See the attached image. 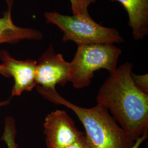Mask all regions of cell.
Returning a JSON list of instances; mask_svg holds the SVG:
<instances>
[{
    "label": "cell",
    "instance_id": "7",
    "mask_svg": "<svg viewBox=\"0 0 148 148\" xmlns=\"http://www.w3.org/2000/svg\"><path fill=\"white\" fill-rule=\"evenodd\" d=\"M1 64L10 77L14 79L11 97L19 96L25 91L30 92L35 86L37 61L28 59L18 60L13 58L9 53L3 50L0 52Z\"/></svg>",
    "mask_w": 148,
    "mask_h": 148
},
{
    "label": "cell",
    "instance_id": "3",
    "mask_svg": "<svg viewBox=\"0 0 148 148\" xmlns=\"http://www.w3.org/2000/svg\"><path fill=\"white\" fill-rule=\"evenodd\" d=\"M121 49L114 44L79 45L70 63V79L75 89L90 86L97 71L106 70L110 74L117 69Z\"/></svg>",
    "mask_w": 148,
    "mask_h": 148
},
{
    "label": "cell",
    "instance_id": "10",
    "mask_svg": "<svg viewBox=\"0 0 148 148\" xmlns=\"http://www.w3.org/2000/svg\"><path fill=\"white\" fill-rule=\"evenodd\" d=\"M16 130L14 119L11 117H7L5 121V127L1 140L7 145L6 148H19L16 142Z\"/></svg>",
    "mask_w": 148,
    "mask_h": 148
},
{
    "label": "cell",
    "instance_id": "16",
    "mask_svg": "<svg viewBox=\"0 0 148 148\" xmlns=\"http://www.w3.org/2000/svg\"><path fill=\"white\" fill-rule=\"evenodd\" d=\"M9 103H10V100L1 101V102H0V106H7V105H8L9 104Z\"/></svg>",
    "mask_w": 148,
    "mask_h": 148
},
{
    "label": "cell",
    "instance_id": "15",
    "mask_svg": "<svg viewBox=\"0 0 148 148\" xmlns=\"http://www.w3.org/2000/svg\"><path fill=\"white\" fill-rule=\"evenodd\" d=\"M0 74L2 75V76L6 77H10V75L7 73V70H5V68L2 66V64H0Z\"/></svg>",
    "mask_w": 148,
    "mask_h": 148
},
{
    "label": "cell",
    "instance_id": "14",
    "mask_svg": "<svg viewBox=\"0 0 148 148\" xmlns=\"http://www.w3.org/2000/svg\"><path fill=\"white\" fill-rule=\"evenodd\" d=\"M148 133L144 134L142 137L139 138L134 142V144L130 148H139L141 144L147 139L148 138Z\"/></svg>",
    "mask_w": 148,
    "mask_h": 148
},
{
    "label": "cell",
    "instance_id": "12",
    "mask_svg": "<svg viewBox=\"0 0 148 148\" xmlns=\"http://www.w3.org/2000/svg\"><path fill=\"white\" fill-rule=\"evenodd\" d=\"M133 81L139 90L148 94V75H137L134 73L131 74Z\"/></svg>",
    "mask_w": 148,
    "mask_h": 148
},
{
    "label": "cell",
    "instance_id": "11",
    "mask_svg": "<svg viewBox=\"0 0 148 148\" xmlns=\"http://www.w3.org/2000/svg\"><path fill=\"white\" fill-rule=\"evenodd\" d=\"M70 1L73 16L81 19L92 18L88 12V8L92 3H95L96 0H70Z\"/></svg>",
    "mask_w": 148,
    "mask_h": 148
},
{
    "label": "cell",
    "instance_id": "8",
    "mask_svg": "<svg viewBox=\"0 0 148 148\" xmlns=\"http://www.w3.org/2000/svg\"><path fill=\"white\" fill-rule=\"evenodd\" d=\"M120 2L128 16L135 40H142L148 34V0H111Z\"/></svg>",
    "mask_w": 148,
    "mask_h": 148
},
{
    "label": "cell",
    "instance_id": "6",
    "mask_svg": "<svg viewBox=\"0 0 148 148\" xmlns=\"http://www.w3.org/2000/svg\"><path fill=\"white\" fill-rule=\"evenodd\" d=\"M43 128L48 148H65L85 134L78 130L67 112L61 110L48 114Z\"/></svg>",
    "mask_w": 148,
    "mask_h": 148
},
{
    "label": "cell",
    "instance_id": "13",
    "mask_svg": "<svg viewBox=\"0 0 148 148\" xmlns=\"http://www.w3.org/2000/svg\"><path fill=\"white\" fill-rule=\"evenodd\" d=\"M65 148H91V147L85 134L75 143H73Z\"/></svg>",
    "mask_w": 148,
    "mask_h": 148
},
{
    "label": "cell",
    "instance_id": "5",
    "mask_svg": "<svg viewBox=\"0 0 148 148\" xmlns=\"http://www.w3.org/2000/svg\"><path fill=\"white\" fill-rule=\"evenodd\" d=\"M70 79V63L56 54L52 45L39 58L36 69L37 88L55 89L56 85L64 86Z\"/></svg>",
    "mask_w": 148,
    "mask_h": 148
},
{
    "label": "cell",
    "instance_id": "1",
    "mask_svg": "<svg viewBox=\"0 0 148 148\" xmlns=\"http://www.w3.org/2000/svg\"><path fill=\"white\" fill-rule=\"evenodd\" d=\"M132 64H123L101 85L97 96L98 104L110 110L112 116L135 142L148 133V94L134 85Z\"/></svg>",
    "mask_w": 148,
    "mask_h": 148
},
{
    "label": "cell",
    "instance_id": "9",
    "mask_svg": "<svg viewBox=\"0 0 148 148\" xmlns=\"http://www.w3.org/2000/svg\"><path fill=\"white\" fill-rule=\"evenodd\" d=\"M8 9L2 18H0V43L16 42L23 40H40L42 33L38 30L16 25L12 20V0H7Z\"/></svg>",
    "mask_w": 148,
    "mask_h": 148
},
{
    "label": "cell",
    "instance_id": "4",
    "mask_svg": "<svg viewBox=\"0 0 148 148\" xmlns=\"http://www.w3.org/2000/svg\"><path fill=\"white\" fill-rule=\"evenodd\" d=\"M47 23L52 24L63 32V41H69L78 46L93 44L123 42L118 30L103 27L90 18L81 19L76 16H65L59 13L46 12Z\"/></svg>",
    "mask_w": 148,
    "mask_h": 148
},
{
    "label": "cell",
    "instance_id": "2",
    "mask_svg": "<svg viewBox=\"0 0 148 148\" xmlns=\"http://www.w3.org/2000/svg\"><path fill=\"white\" fill-rule=\"evenodd\" d=\"M37 90L48 101L74 111L85 128L91 148H130L134 144L104 106L97 103L92 108H82L65 99L56 88Z\"/></svg>",
    "mask_w": 148,
    "mask_h": 148
}]
</instances>
